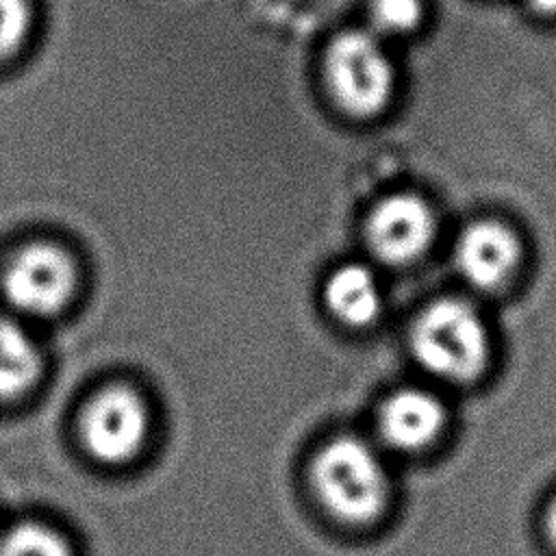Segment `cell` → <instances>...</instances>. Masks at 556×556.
<instances>
[{"mask_svg": "<svg viewBox=\"0 0 556 556\" xmlns=\"http://www.w3.org/2000/svg\"><path fill=\"white\" fill-rule=\"evenodd\" d=\"M324 300L328 311L348 326H367L380 315L382 295L374 271L361 263L337 267L326 285Z\"/></svg>", "mask_w": 556, "mask_h": 556, "instance_id": "obj_9", "label": "cell"}, {"mask_svg": "<svg viewBox=\"0 0 556 556\" xmlns=\"http://www.w3.org/2000/svg\"><path fill=\"white\" fill-rule=\"evenodd\" d=\"M445 428V406L424 389H400L378 410V432L400 452H419L437 441Z\"/></svg>", "mask_w": 556, "mask_h": 556, "instance_id": "obj_8", "label": "cell"}, {"mask_svg": "<svg viewBox=\"0 0 556 556\" xmlns=\"http://www.w3.org/2000/svg\"><path fill=\"white\" fill-rule=\"evenodd\" d=\"M545 534H547L549 543L556 547V497L549 502V506L545 510Z\"/></svg>", "mask_w": 556, "mask_h": 556, "instance_id": "obj_14", "label": "cell"}, {"mask_svg": "<svg viewBox=\"0 0 556 556\" xmlns=\"http://www.w3.org/2000/svg\"><path fill=\"white\" fill-rule=\"evenodd\" d=\"M313 489L324 508L345 523L376 519L389 500V480L374 447L356 437H334L315 456Z\"/></svg>", "mask_w": 556, "mask_h": 556, "instance_id": "obj_2", "label": "cell"}, {"mask_svg": "<svg viewBox=\"0 0 556 556\" xmlns=\"http://www.w3.org/2000/svg\"><path fill=\"white\" fill-rule=\"evenodd\" d=\"M421 0H371L369 30L376 37H397L417 28L421 22Z\"/></svg>", "mask_w": 556, "mask_h": 556, "instance_id": "obj_12", "label": "cell"}, {"mask_svg": "<svg viewBox=\"0 0 556 556\" xmlns=\"http://www.w3.org/2000/svg\"><path fill=\"white\" fill-rule=\"evenodd\" d=\"M324 76L337 106L352 117L378 115L393 93V65L369 28L343 30L328 43Z\"/></svg>", "mask_w": 556, "mask_h": 556, "instance_id": "obj_3", "label": "cell"}, {"mask_svg": "<svg viewBox=\"0 0 556 556\" xmlns=\"http://www.w3.org/2000/svg\"><path fill=\"white\" fill-rule=\"evenodd\" d=\"M530 7L545 15H556V0H528Z\"/></svg>", "mask_w": 556, "mask_h": 556, "instance_id": "obj_15", "label": "cell"}, {"mask_svg": "<svg viewBox=\"0 0 556 556\" xmlns=\"http://www.w3.org/2000/svg\"><path fill=\"white\" fill-rule=\"evenodd\" d=\"M415 361L430 376L465 384L476 380L489 361V332L480 313L465 300L430 302L410 328Z\"/></svg>", "mask_w": 556, "mask_h": 556, "instance_id": "obj_1", "label": "cell"}, {"mask_svg": "<svg viewBox=\"0 0 556 556\" xmlns=\"http://www.w3.org/2000/svg\"><path fill=\"white\" fill-rule=\"evenodd\" d=\"M30 28L28 0H0V63L11 59L26 41Z\"/></svg>", "mask_w": 556, "mask_h": 556, "instance_id": "obj_13", "label": "cell"}, {"mask_svg": "<svg viewBox=\"0 0 556 556\" xmlns=\"http://www.w3.org/2000/svg\"><path fill=\"white\" fill-rule=\"evenodd\" d=\"M41 374V352L30 332L0 315V400L26 393Z\"/></svg>", "mask_w": 556, "mask_h": 556, "instance_id": "obj_10", "label": "cell"}, {"mask_svg": "<svg viewBox=\"0 0 556 556\" xmlns=\"http://www.w3.org/2000/svg\"><path fill=\"white\" fill-rule=\"evenodd\" d=\"M519 241L515 232L493 219L469 224L456 241V267L480 291L500 289L517 269Z\"/></svg>", "mask_w": 556, "mask_h": 556, "instance_id": "obj_7", "label": "cell"}, {"mask_svg": "<svg viewBox=\"0 0 556 556\" xmlns=\"http://www.w3.org/2000/svg\"><path fill=\"white\" fill-rule=\"evenodd\" d=\"M432 235V211L413 193H393L380 200L365 224L369 250L391 265L415 261L426 252Z\"/></svg>", "mask_w": 556, "mask_h": 556, "instance_id": "obj_6", "label": "cell"}, {"mask_svg": "<svg viewBox=\"0 0 556 556\" xmlns=\"http://www.w3.org/2000/svg\"><path fill=\"white\" fill-rule=\"evenodd\" d=\"M150 415L143 397L124 384L102 389L80 415V439L87 452L106 465L132 460L148 437Z\"/></svg>", "mask_w": 556, "mask_h": 556, "instance_id": "obj_5", "label": "cell"}, {"mask_svg": "<svg viewBox=\"0 0 556 556\" xmlns=\"http://www.w3.org/2000/svg\"><path fill=\"white\" fill-rule=\"evenodd\" d=\"M0 556H74L67 541L52 528L24 521L0 534Z\"/></svg>", "mask_w": 556, "mask_h": 556, "instance_id": "obj_11", "label": "cell"}, {"mask_svg": "<svg viewBox=\"0 0 556 556\" xmlns=\"http://www.w3.org/2000/svg\"><path fill=\"white\" fill-rule=\"evenodd\" d=\"M2 291L17 313L26 317H50L72 300L76 291V265L54 243H28L7 263Z\"/></svg>", "mask_w": 556, "mask_h": 556, "instance_id": "obj_4", "label": "cell"}]
</instances>
